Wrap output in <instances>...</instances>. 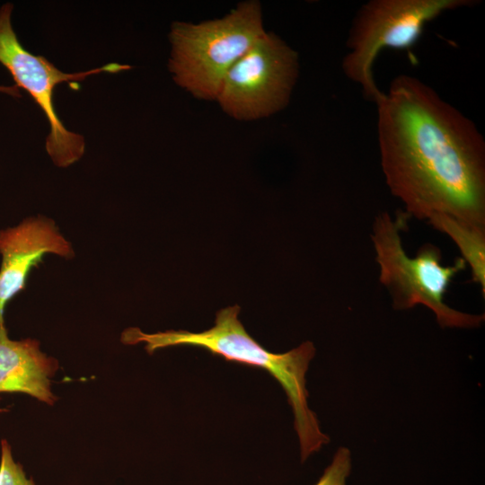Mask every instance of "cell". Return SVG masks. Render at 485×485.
Instances as JSON below:
<instances>
[{
	"instance_id": "5b68a950",
	"label": "cell",
	"mask_w": 485,
	"mask_h": 485,
	"mask_svg": "<svg viewBox=\"0 0 485 485\" xmlns=\"http://www.w3.org/2000/svg\"><path fill=\"white\" fill-rule=\"evenodd\" d=\"M475 0H370L355 14L342 60L344 75L360 86L366 99L383 95L374 76V64L384 48L413 46L427 23L442 13L472 6Z\"/></svg>"
},
{
	"instance_id": "6da1fadb",
	"label": "cell",
	"mask_w": 485,
	"mask_h": 485,
	"mask_svg": "<svg viewBox=\"0 0 485 485\" xmlns=\"http://www.w3.org/2000/svg\"><path fill=\"white\" fill-rule=\"evenodd\" d=\"M375 104L382 171L404 212L485 226V141L474 122L410 75Z\"/></svg>"
},
{
	"instance_id": "4fadbf2b",
	"label": "cell",
	"mask_w": 485,
	"mask_h": 485,
	"mask_svg": "<svg viewBox=\"0 0 485 485\" xmlns=\"http://www.w3.org/2000/svg\"><path fill=\"white\" fill-rule=\"evenodd\" d=\"M0 93L8 94L14 98H20L22 97V94L20 93V89L14 84V85H1L0 84Z\"/></svg>"
},
{
	"instance_id": "277c9868",
	"label": "cell",
	"mask_w": 485,
	"mask_h": 485,
	"mask_svg": "<svg viewBox=\"0 0 485 485\" xmlns=\"http://www.w3.org/2000/svg\"><path fill=\"white\" fill-rule=\"evenodd\" d=\"M257 1L240 4L223 18L172 25L169 69L194 97L216 100L231 67L265 33Z\"/></svg>"
},
{
	"instance_id": "7a4b0ae2",
	"label": "cell",
	"mask_w": 485,
	"mask_h": 485,
	"mask_svg": "<svg viewBox=\"0 0 485 485\" xmlns=\"http://www.w3.org/2000/svg\"><path fill=\"white\" fill-rule=\"evenodd\" d=\"M240 307L219 310L215 325L201 332L168 330L146 333L138 328L126 329L121 341L126 345L145 343L149 354L163 348L192 346L207 349L226 361L267 371L283 388L294 414V427L300 445L301 461L330 442L319 425L316 414L308 406L305 375L315 355V347L305 341L285 352L272 353L245 331L238 319Z\"/></svg>"
},
{
	"instance_id": "9c48e42d",
	"label": "cell",
	"mask_w": 485,
	"mask_h": 485,
	"mask_svg": "<svg viewBox=\"0 0 485 485\" xmlns=\"http://www.w3.org/2000/svg\"><path fill=\"white\" fill-rule=\"evenodd\" d=\"M57 368V361L40 350L38 340H11L0 325V392L26 393L52 405L57 397L50 379Z\"/></svg>"
},
{
	"instance_id": "8992f818",
	"label": "cell",
	"mask_w": 485,
	"mask_h": 485,
	"mask_svg": "<svg viewBox=\"0 0 485 485\" xmlns=\"http://www.w3.org/2000/svg\"><path fill=\"white\" fill-rule=\"evenodd\" d=\"M13 9L11 3L0 7V64L9 71L15 85L24 89L45 114L50 127L46 151L52 162L58 167H68L84 155L85 143L82 135L67 130L57 114L53 101L56 86L83 81L95 74L128 70L131 66L110 63L88 71L64 73L22 45L13 28Z\"/></svg>"
},
{
	"instance_id": "30bf717a",
	"label": "cell",
	"mask_w": 485,
	"mask_h": 485,
	"mask_svg": "<svg viewBox=\"0 0 485 485\" xmlns=\"http://www.w3.org/2000/svg\"><path fill=\"white\" fill-rule=\"evenodd\" d=\"M428 223L456 244L461 258L471 269L472 280L485 294V226L472 225L445 214H435Z\"/></svg>"
},
{
	"instance_id": "7c38bea8",
	"label": "cell",
	"mask_w": 485,
	"mask_h": 485,
	"mask_svg": "<svg viewBox=\"0 0 485 485\" xmlns=\"http://www.w3.org/2000/svg\"><path fill=\"white\" fill-rule=\"evenodd\" d=\"M0 485H36L26 476L22 466L14 461L11 445L5 439L1 441Z\"/></svg>"
},
{
	"instance_id": "3957f363",
	"label": "cell",
	"mask_w": 485,
	"mask_h": 485,
	"mask_svg": "<svg viewBox=\"0 0 485 485\" xmlns=\"http://www.w3.org/2000/svg\"><path fill=\"white\" fill-rule=\"evenodd\" d=\"M410 216L404 211L393 218L388 212L378 214L374 221L371 239L379 266V280L392 298L396 310H408L419 304L428 308L442 328H478L484 314L463 313L445 303V295L453 278L466 268L457 258L451 266L442 264L440 249L423 244L414 257L402 245L401 233L407 229Z\"/></svg>"
},
{
	"instance_id": "ba28073f",
	"label": "cell",
	"mask_w": 485,
	"mask_h": 485,
	"mask_svg": "<svg viewBox=\"0 0 485 485\" xmlns=\"http://www.w3.org/2000/svg\"><path fill=\"white\" fill-rule=\"evenodd\" d=\"M47 253L66 259L75 255L52 219L31 216L0 230V325L4 324L6 304L25 288L31 270Z\"/></svg>"
},
{
	"instance_id": "52a82bcc",
	"label": "cell",
	"mask_w": 485,
	"mask_h": 485,
	"mask_svg": "<svg viewBox=\"0 0 485 485\" xmlns=\"http://www.w3.org/2000/svg\"><path fill=\"white\" fill-rule=\"evenodd\" d=\"M298 73L297 53L265 32L228 71L216 100L236 119L269 117L288 104Z\"/></svg>"
},
{
	"instance_id": "8fae6325",
	"label": "cell",
	"mask_w": 485,
	"mask_h": 485,
	"mask_svg": "<svg viewBox=\"0 0 485 485\" xmlns=\"http://www.w3.org/2000/svg\"><path fill=\"white\" fill-rule=\"evenodd\" d=\"M352 467L351 452L340 446L335 452L331 463L314 485H347Z\"/></svg>"
},
{
	"instance_id": "5bb4252c",
	"label": "cell",
	"mask_w": 485,
	"mask_h": 485,
	"mask_svg": "<svg viewBox=\"0 0 485 485\" xmlns=\"http://www.w3.org/2000/svg\"><path fill=\"white\" fill-rule=\"evenodd\" d=\"M4 410L0 409V411H3Z\"/></svg>"
}]
</instances>
